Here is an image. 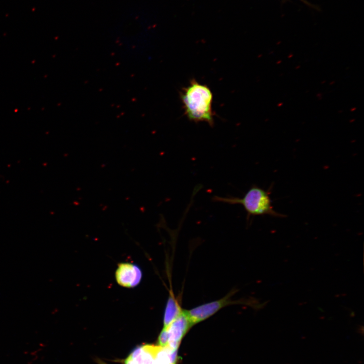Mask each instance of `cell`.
Masks as SVG:
<instances>
[{"mask_svg": "<svg viewBox=\"0 0 364 364\" xmlns=\"http://www.w3.org/2000/svg\"><path fill=\"white\" fill-rule=\"evenodd\" d=\"M180 98L185 114L190 121L214 125L213 94L207 85L193 79L181 89Z\"/></svg>", "mask_w": 364, "mask_h": 364, "instance_id": "cell-1", "label": "cell"}, {"mask_svg": "<svg viewBox=\"0 0 364 364\" xmlns=\"http://www.w3.org/2000/svg\"><path fill=\"white\" fill-rule=\"evenodd\" d=\"M270 192L257 186L251 187L242 198L215 196L213 201L231 205H242L248 216L269 215L274 217L286 216L276 212L271 205Z\"/></svg>", "mask_w": 364, "mask_h": 364, "instance_id": "cell-2", "label": "cell"}, {"mask_svg": "<svg viewBox=\"0 0 364 364\" xmlns=\"http://www.w3.org/2000/svg\"><path fill=\"white\" fill-rule=\"evenodd\" d=\"M236 291H231L223 298L203 304L189 310H185L192 325L193 326L211 316L222 308L231 304L242 303L239 300L234 301L231 297Z\"/></svg>", "mask_w": 364, "mask_h": 364, "instance_id": "cell-3", "label": "cell"}, {"mask_svg": "<svg viewBox=\"0 0 364 364\" xmlns=\"http://www.w3.org/2000/svg\"><path fill=\"white\" fill-rule=\"evenodd\" d=\"M142 276L141 268L136 264L129 262L118 263L115 272L117 284L127 288L138 286L142 280Z\"/></svg>", "mask_w": 364, "mask_h": 364, "instance_id": "cell-4", "label": "cell"}, {"mask_svg": "<svg viewBox=\"0 0 364 364\" xmlns=\"http://www.w3.org/2000/svg\"><path fill=\"white\" fill-rule=\"evenodd\" d=\"M192 326L184 309L168 326L164 327L168 331V346L172 349H177L183 337Z\"/></svg>", "mask_w": 364, "mask_h": 364, "instance_id": "cell-5", "label": "cell"}, {"mask_svg": "<svg viewBox=\"0 0 364 364\" xmlns=\"http://www.w3.org/2000/svg\"><path fill=\"white\" fill-rule=\"evenodd\" d=\"M159 347L149 344L138 347L124 360V364H156V355Z\"/></svg>", "mask_w": 364, "mask_h": 364, "instance_id": "cell-6", "label": "cell"}, {"mask_svg": "<svg viewBox=\"0 0 364 364\" xmlns=\"http://www.w3.org/2000/svg\"><path fill=\"white\" fill-rule=\"evenodd\" d=\"M183 310L178 299L170 292L164 311L163 327L168 326L182 313Z\"/></svg>", "mask_w": 364, "mask_h": 364, "instance_id": "cell-7", "label": "cell"}, {"mask_svg": "<svg viewBox=\"0 0 364 364\" xmlns=\"http://www.w3.org/2000/svg\"><path fill=\"white\" fill-rule=\"evenodd\" d=\"M168 331L166 328L163 327L158 337V344H159V346L161 347H166L168 346Z\"/></svg>", "mask_w": 364, "mask_h": 364, "instance_id": "cell-8", "label": "cell"}, {"mask_svg": "<svg viewBox=\"0 0 364 364\" xmlns=\"http://www.w3.org/2000/svg\"><path fill=\"white\" fill-rule=\"evenodd\" d=\"M103 364H105V363H103Z\"/></svg>", "mask_w": 364, "mask_h": 364, "instance_id": "cell-9", "label": "cell"}]
</instances>
